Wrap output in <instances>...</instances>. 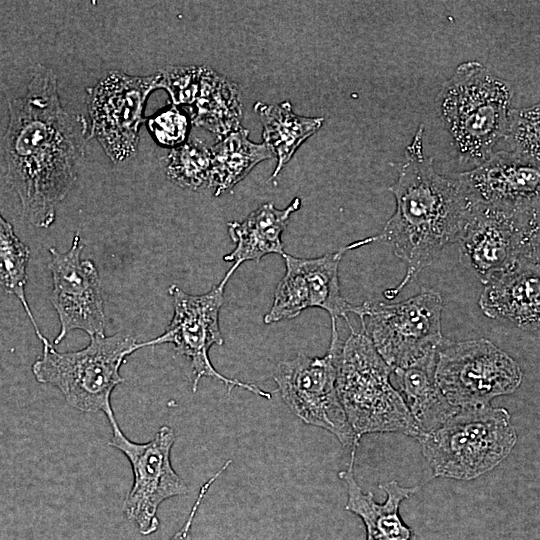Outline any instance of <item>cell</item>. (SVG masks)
<instances>
[{
    "label": "cell",
    "mask_w": 540,
    "mask_h": 540,
    "mask_svg": "<svg viewBox=\"0 0 540 540\" xmlns=\"http://www.w3.org/2000/svg\"><path fill=\"white\" fill-rule=\"evenodd\" d=\"M453 176L474 203L504 209L540 207V162L497 150Z\"/></svg>",
    "instance_id": "cell-15"
},
{
    "label": "cell",
    "mask_w": 540,
    "mask_h": 540,
    "mask_svg": "<svg viewBox=\"0 0 540 540\" xmlns=\"http://www.w3.org/2000/svg\"><path fill=\"white\" fill-rule=\"evenodd\" d=\"M79 233L66 252L49 248L53 289L50 301L58 315L60 331L54 339L59 344L73 330H82L90 337L105 336L106 316L98 270L89 259H81Z\"/></svg>",
    "instance_id": "cell-14"
},
{
    "label": "cell",
    "mask_w": 540,
    "mask_h": 540,
    "mask_svg": "<svg viewBox=\"0 0 540 540\" xmlns=\"http://www.w3.org/2000/svg\"><path fill=\"white\" fill-rule=\"evenodd\" d=\"M231 460H227L225 464L219 469L217 473H215L207 482H205L202 487L200 488L199 494L197 496V499L192 506V509L190 511V514L183 525V527L177 531L169 540H192L191 538V527L194 521V518L196 516V513L198 512V509L201 505L202 500L206 496L207 492L209 491L212 484L219 478L220 475L223 474V472L228 468V466L231 464Z\"/></svg>",
    "instance_id": "cell-30"
},
{
    "label": "cell",
    "mask_w": 540,
    "mask_h": 540,
    "mask_svg": "<svg viewBox=\"0 0 540 540\" xmlns=\"http://www.w3.org/2000/svg\"><path fill=\"white\" fill-rule=\"evenodd\" d=\"M345 252L347 251L343 247L316 258L296 257L297 265L305 278L310 308H320L329 313L331 330L337 329V319L340 317L351 325L348 314L356 310V305L348 302L340 291L338 271Z\"/></svg>",
    "instance_id": "cell-23"
},
{
    "label": "cell",
    "mask_w": 540,
    "mask_h": 540,
    "mask_svg": "<svg viewBox=\"0 0 540 540\" xmlns=\"http://www.w3.org/2000/svg\"><path fill=\"white\" fill-rule=\"evenodd\" d=\"M42 345V355L32 365L36 380L56 387L81 412L101 411L109 421L115 419L111 394L124 382L120 367L140 349V342L130 334L116 333L90 337L89 344L78 351L59 352L48 339Z\"/></svg>",
    "instance_id": "cell-6"
},
{
    "label": "cell",
    "mask_w": 540,
    "mask_h": 540,
    "mask_svg": "<svg viewBox=\"0 0 540 540\" xmlns=\"http://www.w3.org/2000/svg\"><path fill=\"white\" fill-rule=\"evenodd\" d=\"M237 268L238 266L233 264L216 286L201 295L188 294L177 285H171L168 293L173 299V317L161 335L140 342V348L173 344L176 351L190 361L194 393L201 378L211 377L221 381L228 393L233 388L240 387L265 399H271L270 392L254 384L224 376L214 368L209 358V350L213 345L224 344L219 326V312L224 303L225 287Z\"/></svg>",
    "instance_id": "cell-8"
},
{
    "label": "cell",
    "mask_w": 540,
    "mask_h": 540,
    "mask_svg": "<svg viewBox=\"0 0 540 540\" xmlns=\"http://www.w3.org/2000/svg\"><path fill=\"white\" fill-rule=\"evenodd\" d=\"M436 356L437 351L392 371L397 390L421 434L420 439L441 426L458 408L450 404L436 382Z\"/></svg>",
    "instance_id": "cell-19"
},
{
    "label": "cell",
    "mask_w": 540,
    "mask_h": 540,
    "mask_svg": "<svg viewBox=\"0 0 540 540\" xmlns=\"http://www.w3.org/2000/svg\"><path fill=\"white\" fill-rule=\"evenodd\" d=\"M539 104L511 108L504 134L496 148L533 161H539Z\"/></svg>",
    "instance_id": "cell-27"
},
{
    "label": "cell",
    "mask_w": 540,
    "mask_h": 540,
    "mask_svg": "<svg viewBox=\"0 0 540 540\" xmlns=\"http://www.w3.org/2000/svg\"><path fill=\"white\" fill-rule=\"evenodd\" d=\"M444 302L435 290L421 291L400 302L369 300L356 305L361 331L392 369L409 366L438 350L444 337Z\"/></svg>",
    "instance_id": "cell-7"
},
{
    "label": "cell",
    "mask_w": 540,
    "mask_h": 540,
    "mask_svg": "<svg viewBox=\"0 0 540 540\" xmlns=\"http://www.w3.org/2000/svg\"><path fill=\"white\" fill-rule=\"evenodd\" d=\"M157 89L158 71L137 76L119 70H110L86 89L88 139H95L113 163L126 161L136 153L145 105Z\"/></svg>",
    "instance_id": "cell-12"
},
{
    "label": "cell",
    "mask_w": 540,
    "mask_h": 540,
    "mask_svg": "<svg viewBox=\"0 0 540 540\" xmlns=\"http://www.w3.org/2000/svg\"><path fill=\"white\" fill-rule=\"evenodd\" d=\"M254 111L263 126V142L277 159L270 177L274 179L298 148L321 128L324 118L298 115L288 101L279 104L256 102Z\"/></svg>",
    "instance_id": "cell-21"
},
{
    "label": "cell",
    "mask_w": 540,
    "mask_h": 540,
    "mask_svg": "<svg viewBox=\"0 0 540 540\" xmlns=\"http://www.w3.org/2000/svg\"><path fill=\"white\" fill-rule=\"evenodd\" d=\"M308 539H309V536L307 535L304 540H308Z\"/></svg>",
    "instance_id": "cell-31"
},
{
    "label": "cell",
    "mask_w": 540,
    "mask_h": 540,
    "mask_svg": "<svg viewBox=\"0 0 540 540\" xmlns=\"http://www.w3.org/2000/svg\"><path fill=\"white\" fill-rule=\"evenodd\" d=\"M349 328L338 358L336 388L356 437L395 432L419 440L415 421L390 381L392 369L361 330Z\"/></svg>",
    "instance_id": "cell-4"
},
{
    "label": "cell",
    "mask_w": 540,
    "mask_h": 540,
    "mask_svg": "<svg viewBox=\"0 0 540 540\" xmlns=\"http://www.w3.org/2000/svg\"><path fill=\"white\" fill-rule=\"evenodd\" d=\"M30 249L15 234L14 228L0 213V286L22 304L34 330L42 342L40 331L25 295Z\"/></svg>",
    "instance_id": "cell-24"
},
{
    "label": "cell",
    "mask_w": 540,
    "mask_h": 540,
    "mask_svg": "<svg viewBox=\"0 0 540 540\" xmlns=\"http://www.w3.org/2000/svg\"><path fill=\"white\" fill-rule=\"evenodd\" d=\"M146 122L150 134L159 145L175 148L187 140L191 120L181 109L171 104Z\"/></svg>",
    "instance_id": "cell-29"
},
{
    "label": "cell",
    "mask_w": 540,
    "mask_h": 540,
    "mask_svg": "<svg viewBox=\"0 0 540 540\" xmlns=\"http://www.w3.org/2000/svg\"><path fill=\"white\" fill-rule=\"evenodd\" d=\"M211 161V147L201 139L191 137L167 155L166 176L181 188L198 190L208 184Z\"/></svg>",
    "instance_id": "cell-25"
},
{
    "label": "cell",
    "mask_w": 540,
    "mask_h": 540,
    "mask_svg": "<svg viewBox=\"0 0 540 540\" xmlns=\"http://www.w3.org/2000/svg\"><path fill=\"white\" fill-rule=\"evenodd\" d=\"M109 422L112 436L108 445L127 457L133 472V485L124 500V513L142 535H150L160 524L157 516L160 504L189 491L170 459L175 432L163 425L150 441L137 443L125 436L116 418Z\"/></svg>",
    "instance_id": "cell-13"
},
{
    "label": "cell",
    "mask_w": 540,
    "mask_h": 540,
    "mask_svg": "<svg viewBox=\"0 0 540 540\" xmlns=\"http://www.w3.org/2000/svg\"><path fill=\"white\" fill-rule=\"evenodd\" d=\"M300 207L299 197L284 209H277L273 203H264L243 221L229 222L228 234L236 246L223 257L224 261L234 262L239 267L245 261L259 262L268 254L283 255L282 233L290 216Z\"/></svg>",
    "instance_id": "cell-18"
},
{
    "label": "cell",
    "mask_w": 540,
    "mask_h": 540,
    "mask_svg": "<svg viewBox=\"0 0 540 540\" xmlns=\"http://www.w3.org/2000/svg\"><path fill=\"white\" fill-rule=\"evenodd\" d=\"M423 127L406 147L398 177L388 190L394 195L396 210L380 233L348 245L349 250L373 242L389 244L406 264L401 282L384 291L393 300L425 267L456 243L469 215L471 202L457 179L439 174L433 159L426 157Z\"/></svg>",
    "instance_id": "cell-2"
},
{
    "label": "cell",
    "mask_w": 540,
    "mask_h": 540,
    "mask_svg": "<svg viewBox=\"0 0 540 540\" xmlns=\"http://www.w3.org/2000/svg\"><path fill=\"white\" fill-rule=\"evenodd\" d=\"M351 448L350 462L347 468L339 472V477L347 487L346 510L359 516L366 529V540H415L414 531L407 526L400 514L401 502L413 496L419 486L402 487L396 481L379 485L386 494V500L378 503L371 492L364 493L354 474L356 450Z\"/></svg>",
    "instance_id": "cell-17"
},
{
    "label": "cell",
    "mask_w": 540,
    "mask_h": 540,
    "mask_svg": "<svg viewBox=\"0 0 540 540\" xmlns=\"http://www.w3.org/2000/svg\"><path fill=\"white\" fill-rule=\"evenodd\" d=\"M512 89L476 60L460 63L438 94L440 118L460 160L475 166L496 150L508 122Z\"/></svg>",
    "instance_id": "cell-3"
},
{
    "label": "cell",
    "mask_w": 540,
    "mask_h": 540,
    "mask_svg": "<svg viewBox=\"0 0 540 540\" xmlns=\"http://www.w3.org/2000/svg\"><path fill=\"white\" fill-rule=\"evenodd\" d=\"M212 161L208 187L216 197L232 189L260 162L274 158L264 143L249 139L243 127L218 140L211 147Z\"/></svg>",
    "instance_id": "cell-22"
},
{
    "label": "cell",
    "mask_w": 540,
    "mask_h": 540,
    "mask_svg": "<svg viewBox=\"0 0 540 540\" xmlns=\"http://www.w3.org/2000/svg\"><path fill=\"white\" fill-rule=\"evenodd\" d=\"M522 377L519 364L488 339L444 338L438 347L436 382L455 407L490 405L495 397L513 393Z\"/></svg>",
    "instance_id": "cell-9"
},
{
    "label": "cell",
    "mask_w": 540,
    "mask_h": 540,
    "mask_svg": "<svg viewBox=\"0 0 540 540\" xmlns=\"http://www.w3.org/2000/svg\"><path fill=\"white\" fill-rule=\"evenodd\" d=\"M87 139L86 119L61 104L54 69L36 64L26 91L8 100L2 138L6 183L33 226L46 229L54 223L57 205L77 180Z\"/></svg>",
    "instance_id": "cell-1"
},
{
    "label": "cell",
    "mask_w": 540,
    "mask_h": 540,
    "mask_svg": "<svg viewBox=\"0 0 540 540\" xmlns=\"http://www.w3.org/2000/svg\"><path fill=\"white\" fill-rule=\"evenodd\" d=\"M341 347L338 330H331L324 356L299 353L293 359L279 362L273 378L284 403L298 418L329 431L343 447L351 449L359 445V439L347 420L336 388Z\"/></svg>",
    "instance_id": "cell-10"
},
{
    "label": "cell",
    "mask_w": 540,
    "mask_h": 540,
    "mask_svg": "<svg viewBox=\"0 0 540 540\" xmlns=\"http://www.w3.org/2000/svg\"><path fill=\"white\" fill-rule=\"evenodd\" d=\"M286 271L274 292L273 303L263 317L265 324H273L298 317L310 308L305 278L299 269L296 257L284 253Z\"/></svg>",
    "instance_id": "cell-26"
},
{
    "label": "cell",
    "mask_w": 540,
    "mask_h": 540,
    "mask_svg": "<svg viewBox=\"0 0 540 540\" xmlns=\"http://www.w3.org/2000/svg\"><path fill=\"white\" fill-rule=\"evenodd\" d=\"M484 285L478 304L485 316L539 332V258L522 259L490 277Z\"/></svg>",
    "instance_id": "cell-16"
},
{
    "label": "cell",
    "mask_w": 540,
    "mask_h": 540,
    "mask_svg": "<svg viewBox=\"0 0 540 540\" xmlns=\"http://www.w3.org/2000/svg\"><path fill=\"white\" fill-rule=\"evenodd\" d=\"M456 243L484 284L526 258H539V208L504 209L472 201Z\"/></svg>",
    "instance_id": "cell-11"
},
{
    "label": "cell",
    "mask_w": 540,
    "mask_h": 540,
    "mask_svg": "<svg viewBox=\"0 0 540 540\" xmlns=\"http://www.w3.org/2000/svg\"><path fill=\"white\" fill-rule=\"evenodd\" d=\"M191 123L215 135L218 140L240 129L242 103L235 82L203 66Z\"/></svg>",
    "instance_id": "cell-20"
},
{
    "label": "cell",
    "mask_w": 540,
    "mask_h": 540,
    "mask_svg": "<svg viewBox=\"0 0 540 540\" xmlns=\"http://www.w3.org/2000/svg\"><path fill=\"white\" fill-rule=\"evenodd\" d=\"M419 441L434 476L467 481L497 467L515 446L517 433L504 408L458 407Z\"/></svg>",
    "instance_id": "cell-5"
},
{
    "label": "cell",
    "mask_w": 540,
    "mask_h": 540,
    "mask_svg": "<svg viewBox=\"0 0 540 540\" xmlns=\"http://www.w3.org/2000/svg\"><path fill=\"white\" fill-rule=\"evenodd\" d=\"M203 66H165L158 70L160 89L170 96L174 106L192 105L197 97Z\"/></svg>",
    "instance_id": "cell-28"
}]
</instances>
